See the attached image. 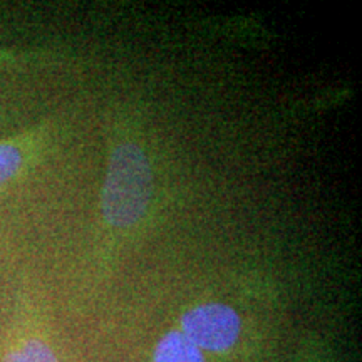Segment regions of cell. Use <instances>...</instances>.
Returning <instances> with one entry per match:
<instances>
[{
    "label": "cell",
    "instance_id": "6da1fadb",
    "mask_svg": "<svg viewBox=\"0 0 362 362\" xmlns=\"http://www.w3.org/2000/svg\"><path fill=\"white\" fill-rule=\"evenodd\" d=\"M151 197L153 171L146 153L136 143H119L112 149L104 180V220L116 228H129L146 215Z\"/></svg>",
    "mask_w": 362,
    "mask_h": 362
},
{
    "label": "cell",
    "instance_id": "7a4b0ae2",
    "mask_svg": "<svg viewBox=\"0 0 362 362\" xmlns=\"http://www.w3.org/2000/svg\"><path fill=\"white\" fill-rule=\"evenodd\" d=\"M181 332L198 349L221 352L238 341L242 320L232 307L225 304H203L193 307L181 317Z\"/></svg>",
    "mask_w": 362,
    "mask_h": 362
},
{
    "label": "cell",
    "instance_id": "3957f363",
    "mask_svg": "<svg viewBox=\"0 0 362 362\" xmlns=\"http://www.w3.org/2000/svg\"><path fill=\"white\" fill-rule=\"evenodd\" d=\"M155 362H205V359L202 349H198L181 330H171L158 342Z\"/></svg>",
    "mask_w": 362,
    "mask_h": 362
},
{
    "label": "cell",
    "instance_id": "277c9868",
    "mask_svg": "<svg viewBox=\"0 0 362 362\" xmlns=\"http://www.w3.org/2000/svg\"><path fill=\"white\" fill-rule=\"evenodd\" d=\"M4 362H59L51 347L40 339H27L19 347L8 351Z\"/></svg>",
    "mask_w": 362,
    "mask_h": 362
},
{
    "label": "cell",
    "instance_id": "5b68a950",
    "mask_svg": "<svg viewBox=\"0 0 362 362\" xmlns=\"http://www.w3.org/2000/svg\"><path fill=\"white\" fill-rule=\"evenodd\" d=\"M22 165L21 149L13 144L0 143V185L11 180Z\"/></svg>",
    "mask_w": 362,
    "mask_h": 362
}]
</instances>
